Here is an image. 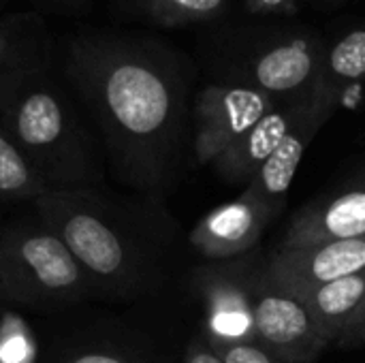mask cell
I'll return each mask as SVG.
<instances>
[{"label": "cell", "instance_id": "9c48e42d", "mask_svg": "<svg viewBox=\"0 0 365 363\" xmlns=\"http://www.w3.org/2000/svg\"><path fill=\"white\" fill-rule=\"evenodd\" d=\"M274 218L244 193L205 214L190 233V244L210 261H229L255 248Z\"/></svg>", "mask_w": 365, "mask_h": 363}, {"label": "cell", "instance_id": "4fadbf2b", "mask_svg": "<svg viewBox=\"0 0 365 363\" xmlns=\"http://www.w3.org/2000/svg\"><path fill=\"white\" fill-rule=\"evenodd\" d=\"M295 124L287 113L269 111L263 116L250 131H246L225 154H220L214 163L220 175L231 184H244L255 178L261 165L274 154L280 141L289 135Z\"/></svg>", "mask_w": 365, "mask_h": 363}, {"label": "cell", "instance_id": "9a60e30c", "mask_svg": "<svg viewBox=\"0 0 365 363\" xmlns=\"http://www.w3.org/2000/svg\"><path fill=\"white\" fill-rule=\"evenodd\" d=\"M47 195V186L32 169L28 158L0 126V203L2 201H36Z\"/></svg>", "mask_w": 365, "mask_h": 363}, {"label": "cell", "instance_id": "7c38bea8", "mask_svg": "<svg viewBox=\"0 0 365 363\" xmlns=\"http://www.w3.org/2000/svg\"><path fill=\"white\" fill-rule=\"evenodd\" d=\"M312 131L314 128L293 126L289 135L280 141V145L274 150V154L261 165V169L244 188V195L257 201L261 208H265L272 218H276L287 205L291 184L312 139Z\"/></svg>", "mask_w": 365, "mask_h": 363}, {"label": "cell", "instance_id": "603a6c76", "mask_svg": "<svg viewBox=\"0 0 365 363\" xmlns=\"http://www.w3.org/2000/svg\"><path fill=\"white\" fill-rule=\"evenodd\" d=\"M163 2L178 11H212L220 4V0H163Z\"/></svg>", "mask_w": 365, "mask_h": 363}, {"label": "cell", "instance_id": "277c9868", "mask_svg": "<svg viewBox=\"0 0 365 363\" xmlns=\"http://www.w3.org/2000/svg\"><path fill=\"white\" fill-rule=\"evenodd\" d=\"M0 285L6 304L43 310L94 295L71 248L38 216L34 223H11L2 229Z\"/></svg>", "mask_w": 365, "mask_h": 363}, {"label": "cell", "instance_id": "ffe728a7", "mask_svg": "<svg viewBox=\"0 0 365 363\" xmlns=\"http://www.w3.org/2000/svg\"><path fill=\"white\" fill-rule=\"evenodd\" d=\"M60 363H137L128 359L126 355L113 351V349H105V347H86V349H77L73 353H68Z\"/></svg>", "mask_w": 365, "mask_h": 363}, {"label": "cell", "instance_id": "3957f363", "mask_svg": "<svg viewBox=\"0 0 365 363\" xmlns=\"http://www.w3.org/2000/svg\"><path fill=\"white\" fill-rule=\"evenodd\" d=\"M9 133L47 193L101 188L105 165L92 131L51 71L32 77L2 109Z\"/></svg>", "mask_w": 365, "mask_h": 363}, {"label": "cell", "instance_id": "44dd1931", "mask_svg": "<svg viewBox=\"0 0 365 363\" xmlns=\"http://www.w3.org/2000/svg\"><path fill=\"white\" fill-rule=\"evenodd\" d=\"M184 363H225L218 353L207 344V340L203 336H197L188 349H186V355H184Z\"/></svg>", "mask_w": 365, "mask_h": 363}, {"label": "cell", "instance_id": "8fae6325", "mask_svg": "<svg viewBox=\"0 0 365 363\" xmlns=\"http://www.w3.org/2000/svg\"><path fill=\"white\" fill-rule=\"evenodd\" d=\"M267 113L265 96L255 90L233 88L218 94L203 111L195 143L197 158L201 163H214Z\"/></svg>", "mask_w": 365, "mask_h": 363}, {"label": "cell", "instance_id": "5bb4252c", "mask_svg": "<svg viewBox=\"0 0 365 363\" xmlns=\"http://www.w3.org/2000/svg\"><path fill=\"white\" fill-rule=\"evenodd\" d=\"M299 300L308 308L321 338L329 347L338 344L365 302V270L317 287L299 295Z\"/></svg>", "mask_w": 365, "mask_h": 363}, {"label": "cell", "instance_id": "5b68a950", "mask_svg": "<svg viewBox=\"0 0 365 363\" xmlns=\"http://www.w3.org/2000/svg\"><path fill=\"white\" fill-rule=\"evenodd\" d=\"M261 274L244 265H207L197 272L195 285L203 302V338L210 347L257 342L255 289Z\"/></svg>", "mask_w": 365, "mask_h": 363}, {"label": "cell", "instance_id": "8992f818", "mask_svg": "<svg viewBox=\"0 0 365 363\" xmlns=\"http://www.w3.org/2000/svg\"><path fill=\"white\" fill-rule=\"evenodd\" d=\"M257 342L289 363H314L329 347L304 302L259 278L255 289Z\"/></svg>", "mask_w": 365, "mask_h": 363}, {"label": "cell", "instance_id": "d4e9b609", "mask_svg": "<svg viewBox=\"0 0 365 363\" xmlns=\"http://www.w3.org/2000/svg\"><path fill=\"white\" fill-rule=\"evenodd\" d=\"M265 4H269V6H274V4H280V2H284V0H263Z\"/></svg>", "mask_w": 365, "mask_h": 363}, {"label": "cell", "instance_id": "30bf717a", "mask_svg": "<svg viewBox=\"0 0 365 363\" xmlns=\"http://www.w3.org/2000/svg\"><path fill=\"white\" fill-rule=\"evenodd\" d=\"M355 237H365V173L342 193L323 197L297 212L280 248H299Z\"/></svg>", "mask_w": 365, "mask_h": 363}, {"label": "cell", "instance_id": "cb8c5ba5", "mask_svg": "<svg viewBox=\"0 0 365 363\" xmlns=\"http://www.w3.org/2000/svg\"><path fill=\"white\" fill-rule=\"evenodd\" d=\"M4 306H9V304H6V300H4V293H2V285H0V315L4 312Z\"/></svg>", "mask_w": 365, "mask_h": 363}, {"label": "cell", "instance_id": "7402d4cb", "mask_svg": "<svg viewBox=\"0 0 365 363\" xmlns=\"http://www.w3.org/2000/svg\"><path fill=\"white\" fill-rule=\"evenodd\" d=\"M338 344L344 349H357V347L365 344V302L361 304L359 312L355 315V319L349 323V327H346V332Z\"/></svg>", "mask_w": 365, "mask_h": 363}, {"label": "cell", "instance_id": "ba28073f", "mask_svg": "<svg viewBox=\"0 0 365 363\" xmlns=\"http://www.w3.org/2000/svg\"><path fill=\"white\" fill-rule=\"evenodd\" d=\"M53 36L36 13L0 17V113L9 101L36 75L53 66Z\"/></svg>", "mask_w": 365, "mask_h": 363}, {"label": "cell", "instance_id": "2e32d148", "mask_svg": "<svg viewBox=\"0 0 365 363\" xmlns=\"http://www.w3.org/2000/svg\"><path fill=\"white\" fill-rule=\"evenodd\" d=\"M312 73V60L302 47H278L257 64V81L269 92H289Z\"/></svg>", "mask_w": 365, "mask_h": 363}, {"label": "cell", "instance_id": "d6986e66", "mask_svg": "<svg viewBox=\"0 0 365 363\" xmlns=\"http://www.w3.org/2000/svg\"><path fill=\"white\" fill-rule=\"evenodd\" d=\"M225 363H289L269 353L259 342H244L233 347H212Z\"/></svg>", "mask_w": 365, "mask_h": 363}, {"label": "cell", "instance_id": "e0dca14e", "mask_svg": "<svg viewBox=\"0 0 365 363\" xmlns=\"http://www.w3.org/2000/svg\"><path fill=\"white\" fill-rule=\"evenodd\" d=\"M0 363H30L34 359V338L19 319L0 325Z\"/></svg>", "mask_w": 365, "mask_h": 363}, {"label": "cell", "instance_id": "52a82bcc", "mask_svg": "<svg viewBox=\"0 0 365 363\" xmlns=\"http://www.w3.org/2000/svg\"><path fill=\"white\" fill-rule=\"evenodd\" d=\"M365 270V237L321 242L299 248H278L261 278L291 295H304L317 287Z\"/></svg>", "mask_w": 365, "mask_h": 363}, {"label": "cell", "instance_id": "7a4b0ae2", "mask_svg": "<svg viewBox=\"0 0 365 363\" xmlns=\"http://www.w3.org/2000/svg\"><path fill=\"white\" fill-rule=\"evenodd\" d=\"M36 216L53 229L83 267L94 295L133 297L154 278V257L130 210L103 188L47 193Z\"/></svg>", "mask_w": 365, "mask_h": 363}, {"label": "cell", "instance_id": "ac0fdd59", "mask_svg": "<svg viewBox=\"0 0 365 363\" xmlns=\"http://www.w3.org/2000/svg\"><path fill=\"white\" fill-rule=\"evenodd\" d=\"M331 71L346 79L365 75V32H353L331 53Z\"/></svg>", "mask_w": 365, "mask_h": 363}, {"label": "cell", "instance_id": "6da1fadb", "mask_svg": "<svg viewBox=\"0 0 365 363\" xmlns=\"http://www.w3.org/2000/svg\"><path fill=\"white\" fill-rule=\"evenodd\" d=\"M64 75L94 118L115 175L137 188H156L171 171L175 101L167 79L118 45L75 36Z\"/></svg>", "mask_w": 365, "mask_h": 363}]
</instances>
